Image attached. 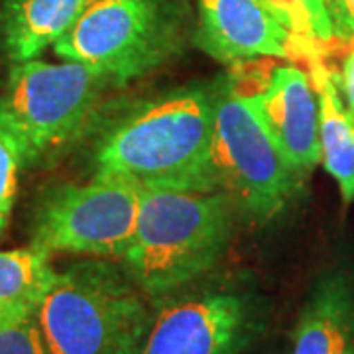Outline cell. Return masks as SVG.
Wrapping results in <instances>:
<instances>
[{"label":"cell","mask_w":354,"mask_h":354,"mask_svg":"<svg viewBox=\"0 0 354 354\" xmlns=\"http://www.w3.org/2000/svg\"><path fill=\"white\" fill-rule=\"evenodd\" d=\"M0 354H50L36 317L0 321Z\"/></svg>","instance_id":"obj_17"},{"label":"cell","mask_w":354,"mask_h":354,"mask_svg":"<svg viewBox=\"0 0 354 354\" xmlns=\"http://www.w3.org/2000/svg\"><path fill=\"white\" fill-rule=\"evenodd\" d=\"M291 354H354V279L348 274L329 272L313 286Z\"/></svg>","instance_id":"obj_11"},{"label":"cell","mask_w":354,"mask_h":354,"mask_svg":"<svg viewBox=\"0 0 354 354\" xmlns=\"http://www.w3.org/2000/svg\"><path fill=\"white\" fill-rule=\"evenodd\" d=\"M236 207L223 187H144L136 228L120 266L150 301H164L223 258Z\"/></svg>","instance_id":"obj_2"},{"label":"cell","mask_w":354,"mask_h":354,"mask_svg":"<svg viewBox=\"0 0 354 354\" xmlns=\"http://www.w3.org/2000/svg\"><path fill=\"white\" fill-rule=\"evenodd\" d=\"M142 185L116 174L97 171L87 183L46 189L32 218V242L51 256L122 258L138 218Z\"/></svg>","instance_id":"obj_7"},{"label":"cell","mask_w":354,"mask_h":354,"mask_svg":"<svg viewBox=\"0 0 354 354\" xmlns=\"http://www.w3.org/2000/svg\"><path fill=\"white\" fill-rule=\"evenodd\" d=\"M215 87H183L138 106L99 142L95 167L142 187H221L213 165Z\"/></svg>","instance_id":"obj_1"},{"label":"cell","mask_w":354,"mask_h":354,"mask_svg":"<svg viewBox=\"0 0 354 354\" xmlns=\"http://www.w3.org/2000/svg\"><path fill=\"white\" fill-rule=\"evenodd\" d=\"M164 301L136 354H241L264 329V304L246 288L218 286Z\"/></svg>","instance_id":"obj_8"},{"label":"cell","mask_w":354,"mask_h":354,"mask_svg":"<svg viewBox=\"0 0 354 354\" xmlns=\"http://www.w3.org/2000/svg\"><path fill=\"white\" fill-rule=\"evenodd\" d=\"M22 167V156L16 144L8 134L0 130V236L4 234L12 213L18 193V174Z\"/></svg>","instance_id":"obj_16"},{"label":"cell","mask_w":354,"mask_h":354,"mask_svg":"<svg viewBox=\"0 0 354 354\" xmlns=\"http://www.w3.org/2000/svg\"><path fill=\"white\" fill-rule=\"evenodd\" d=\"M276 8L288 16L295 30L315 41L327 46L335 38V28L330 18L329 0H270Z\"/></svg>","instance_id":"obj_15"},{"label":"cell","mask_w":354,"mask_h":354,"mask_svg":"<svg viewBox=\"0 0 354 354\" xmlns=\"http://www.w3.org/2000/svg\"><path fill=\"white\" fill-rule=\"evenodd\" d=\"M258 114L290 165L307 176L321 164L319 101L313 79L295 65L274 67L254 93Z\"/></svg>","instance_id":"obj_10"},{"label":"cell","mask_w":354,"mask_h":354,"mask_svg":"<svg viewBox=\"0 0 354 354\" xmlns=\"http://www.w3.org/2000/svg\"><path fill=\"white\" fill-rule=\"evenodd\" d=\"M197 44L225 65L256 59L315 57V41L301 36L270 0H195Z\"/></svg>","instance_id":"obj_9"},{"label":"cell","mask_w":354,"mask_h":354,"mask_svg":"<svg viewBox=\"0 0 354 354\" xmlns=\"http://www.w3.org/2000/svg\"><path fill=\"white\" fill-rule=\"evenodd\" d=\"M55 276L51 254L34 244L0 250V321L36 317Z\"/></svg>","instance_id":"obj_14"},{"label":"cell","mask_w":354,"mask_h":354,"mask_svg":"<svg viewBox=\"0 0 354 354\" xmlns=\"http://www.w3.org/2000/svg\"><path fill=\"white\" fill-rule=\"evenodd\" d=\"M183 38L179 0H93L53 51L124 85L169 62Z\"/></svg>","instance_id":"obj_5"},{"label":"cell","mask_w":354,"mask_h":354,"mask_svg":"<svg viewBox=\"0 0 354 354\" xmlns=\"http://www.w3.org/2000/svg\"><path fill=\"white\" fill-rule=\"evenodd\" d=\"M36 321L50 354H136L153 313L122 266L85 258L57 272Z\"/></svg>","instance_id":"obj_3"},{"label":"cell","mask_w":354,"mask_h":354,"mask_svg":"<svg viewBox=\"0 0 354 354\" xmlns=\"http://www.w3.org/2000/svg\"><path fill=\"white\" fill-rule=\"evenodd\" d=\"M111 85L75 62L12 64L0 91V130L12 138L24 167L46 164L91 130Z\"/></svg>","instance_id":"obj_4"},{"label":"cell","mask_w":354,"mask_h":354,"mask_svg":"<svg viewBox=\"0 0 354 354\" xmlns=\"http://www.w3.org/2000/svg\"><path fill=\"white\" fill-rule=\"evenodd\" d=\"M335 81H337L339 93L344 101V106L354 120V39H351V48L342 57L339 75L335 73Z\"/></svg>","instance_id":"obj_19"},{"label":"cell","mask_w":354,"mask_h":354,"mask_svg":"<svg viewBox=\"0 0 354 354\" xmlns=\"http://www.w3.org/2000/svg\"><path fill=\"white\" fill-rule=\"evenodd\" d=\"M311 79L319 101L321 164L341 191L342 201L354 203V120L342 101L335 73L319 59L313 62Z\"/></svg>","instance_id":"obj_13"},{"label":"cell","mask_w":354,"mask_h":354,"mask_svg":"<svg viewBox=\"0 0 354 354\" xmlns=\"http://www.w3.org/2000/svg\"><path fill=\"white\" fill-rule=\"evenodd\" d=\"M213 165L218 185L248 215H279L305 176L295 171L264 127L252 95L232 77L215 85Z\"/></svg>","instance_id":"obj_6"},{"label":"cell","mask_w":354,"mask_h":354,"mask_svg":"<svg viewBox=\"0 0 354 354\" xmlns=\"http://www.w3.org/2000/svg\"><path fill=\"white\" fill-rule=\"evenodd\" d=\"M93 0H0V50L10 64L36 59L73 28Z\"/></svg>","instance_id":"obj_12"},{"label":"cell","mask_w":354,"mask_h":354,"mask_svg":"<svg viewBox=\"0 0 354 354\" xmlns=\"http://www.w3.org/2000/svg\"><path fill=\"white\" fill-rule=\"evenodd\" d=\"M335 38L342 41L354 39V0H329Z\"/></svg>","instance_id":"obj_18"}]
</instances>
